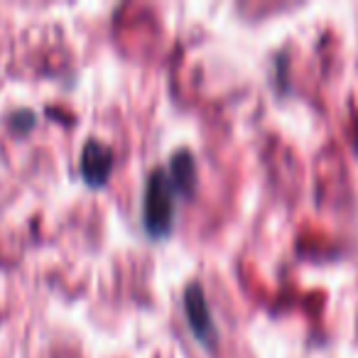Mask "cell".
<instances>
[{"label":"cell","mask_w":358,"mask_h":358,"mask_svg":"<svg viewBox=\"0 0 358 358\" xmlns=\"http://www.w3.org/2000/svg\"><path fill=\"white\" fill-rule=\"evenodd\" d=\"M113 162H115L113 150L108 145L96 138L86 140L84 148H81V159H79L81 179H84L91 189H101V187H106L110 172H113Z\"/></svg>","instance_id":"3"},{"label":"cell","mask_w":358,"mask_h":358,"mask_svg":"<svg viewBox=\"0 0 358 358\" xmlns=\"http://www.w3.org/2000/svg\"><path fill=\"white\" fill-rule=\"evenodd\" d=\"M185 312L187 324H189L196 341L204 343L206 348H214L216 341H219V327H216L209 299H206L199 282H189L185 287Z\"/></svg>","instance_id":"2"},{"label":"cell","mask_w":358,"mask_h":358,"mask_svg":"<svg viewBox=\"0 0 358 358\" xmlns=\"http://www.w3.org/2000/svg\"><path fill=\"white\" fill-rule=\"evenodd\" d=\"M179 199L182 192L169 177L167 167H155L145 179L143 192V226L152 241H162L172 234Z\"/></svg>","instance_id":"1"},{"label":"cell","mask_w":358,"mask_h":358,"mask_svg":"<svg viewBox=\"0 0 358 358\" xmlns=\"http://www.w3.org/2000/svg\"><path fill=\"white\" fill-rule=\"evenodd\" d=\"M35 123H37L35 113H32V110H27V108L15 110V113L10 115V125L17 130V133H27V130H30Z\"/></svg>","instance_id":"5"},{"label":"cell","mask_w":358,"mask_h":358,"mask_svg":"<svg viewBox=\"0 0 358 358\" xmlns=\"http://www.w3.org/2000/svg\"><path fill=\"white\" fill-rule=\"evenodd\" d=\"M169 177L174 179V185L179 187L182 196H192L196 189V162L194 155H192L189 148H179L172 152L167 164Z\"/></svg>","instance_id":"4"}]
</instances>
